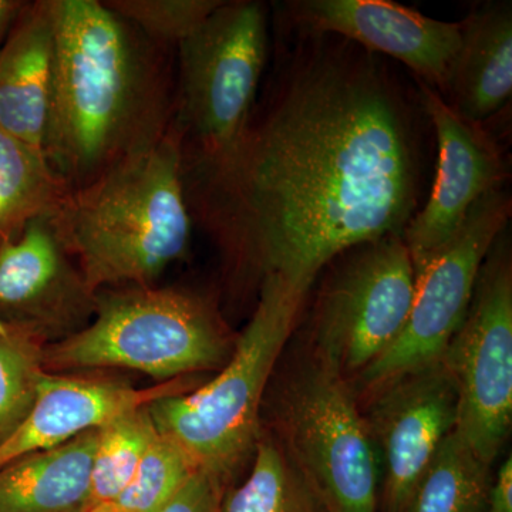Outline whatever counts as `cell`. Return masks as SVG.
Listing matches in <instances>:
<instances>
[{
  "label": "cell",
  "instance_id": "4316f807",
  "mask_svg": "<svg viewBox=\"0 0 512 512\" xmlns=\"http://www.w3.org/2000/svg\"><path fill=\"white\" fill-rule=\"evenodd\" d=\"M485 512H512V458H505L493 474Z\"/></svg>",
  "mask_w": 512,
  "mask_h": 512
},
{
  "label": "cell",
  "instance_id": "8fae6325",
  "mask_svg": "<svg viewBox=\"0 0 512 512\" xmlns=\"http://www.w3.org/2000/svg\"><path fill=\"white\" fill-rule=\"evenodd\" d=\"M363 416L379 457L380 512H404L443 441L456 429L458 392L443 360L366 393Z\"/></svg>",
  "mask_w": 512,
  "mask_h": 512
},
{
  "label": "cell",
  "instance_id": "ac0fdd59",
  "mask_svg": "<svg viewBox=\"0 0 512 512\" xmlns=\"http://www.w3.org/2000/svg\"><path fill=\"white\" fill-rule=\"evenodd\" d=\"M99 430L0 468V512H89Z\"/></svg>",
  "mask_w": 512,
  "mask_h": 512
},
{
  "label": "cell",
  "instance_id": "5bb4252c",
  "mask_svg": "<svg viewBox=\"0 0 512 512\" xmlns=\"http://www.w3.org/2000/svg\"><path fill=\"white\" fill-rule=\"evenodd\" d=\"M292 18L311 35L338 36L369 53L394 57L440 94L460 46V25L427 18L386 0H302Z\"/></svg>",
  "mask_w": 512,
  "mask_h": 512
},
{
  "label": "cell",
  "instance_id": "7a4b0ae2",
  "mask_svg": "<svg viewBox=\"0 0 512 512\" xmlns=\"http://www.w3.org/2000/svg\"><path fill=\"white\" fill-rule=\"evenodd\" d=\"M49 2L55 76L43 153L73 191L160 141L170 109L160 64L134 26L97 0Z\"/></svg>",
  "mask_w": 512,
  "mask_h": 512
},
{
  "label": "cell",
  "instance_id": "cb8c5ba5",
  "mask_svg": "<svg viewBox=\"0 0 512 512\" xmlns=\"http://www.w3.org/2000/svg\"><path fill=\"white\" fill-rule=\"evenodd\" d=\"M195 471L187 454L157 431L130 483L110 505L121 512H158Z\"/></svg>",
  "mask_w": 512,
  "mask_h": 512
},
{
  "label": "cell",
  "instance_id": "603a6c76",
  "mask_svg": "<svg viewBox=\"0 0 512 512\" xmlns=\"http://www.w3.org/2000/svg\"><path fill=\"white\" fill-rule=\"evenodd\" d=\"M45 345L0 320V444L12 436L35 403Z\"/></svg>",
  "mask_w": 512,
  "mask_h": 512
},
{
  "label": "cell",
  "instance_id": "83f0119b",
  "mask_svg": "<svg viewBox=\"0 0 512 512\" xmlns=\"http://www.w3.org/2000/svg\"><path fill=\"white\" fill-rule=\"evenodd\" d=\"M25 3L18 2V0H0V49L8 37L13 23L23 9Z\"/></svg>",
  "mask_w": 512,
  "mask_h": 512
},
{
  "label": "cell",
  "instance_id": "ffe728a7",
  "mask_svg": "<svg viewBox=\"0 0 512 512\" xmlns=\"http://www.w3.org/2000/svg\"><path fill=\"white\" fill-rule=\"evenodd\" d=\"M224 512H328L271 430L261 429L251 473L227 491Z\"/></svg>",
  "mask_w": 512,
  "mask_h": 512
},
{
  "label": "cell",
  "instance_id": "5b68a950",
  "mask_svg": "<svg viewBox=\"0 0 512 512\" xmlns=\"http://www.w3.org/2000/svg\"><path fill=\"white\" fill-rule=\"evenodd\" d=\"M235 340L210 301L178 289L97 293L94 320L43 349L46 372L130 369L157 380L221 369Z\"/></svg>",
  "mask_w": 512,
  "mask_h": 512
},
{
  "label": "cell",
  "instance_id": "7402d4cb",
  "mask_svg": "<svg viewBox=\"0 0 512 512\" xmlns=\"http://www.w3.org/2000/svg\"><path fill=\"white\" fill-rule=\"evenodd\" d=\"M92 468V504L110 505L136 473L157 429L148 406L120 414L99 427Z\"/></svg>",
  "mask_w": 512,
  "mask_h": 512
},
{
  "label": "cell",
  "instance_id": "8992f818",
  "mask_svg": "<svg viewBox=\"0 0 512 512\" xmlns=\"http://www.w3.org/2000/svg\"><path fill=\"white\" fill-rule=\"evenodd\" d=\"M275 434L328 512H380L379 457L352 384L315 349L275 396Z\"/></svg>",
  "mask_w": 512,
  "mask_h": 512
},
{
  "label": "cell",
  "instance_id": "30bf717a",
  "mask_svg": "<svg viewBox=\"0 0 512 512\" xmlns=\"http://www.w3.org/2000/svg\"><path fill=\"white\" fill-rule=\"evenodd\" d=\"M510 215L511 197L503 187L477 201L456 237L417 272L412 309L399 338L350 382L352 387L365 396L394 377L443 359L466 319L485 256Z\"/></svg>",
  "mask_w": 512,
  "mask_h": 512
},
{
  "label": "cell",
  "instance_id": "484cf974",
  "mask_svg": "<svg viewBox=\"0 0 512 512\" xmlns=\"http://www.w3.org/2000/svg\"><path fill=\"white\" fill-rule=\"evenodd\" d=\"M225 493L222 481L198 470L158 512H224Z\"/></svg>",
  "mask_w": 512,
  "mask_h": 512
},
{
  "label": "cell",
  "instance_id": "52a82bcc",
  "mask_svg": "<svg viewBox=\"0 0 512 512\" xmlns=\"http://www.w3.org/2000/svg\"><path fill=\"white\" fill-rule=\"evenodd\" d=\"M178 49L180 99L171 126L181 146L190 143L185 168L225 156L248 126L268 55L264 5L222 2Z\"/></svg>",
  "mask_w": 512,
  "mask_h": 512
},
{
  "label": "cell",
  "instance_id": "2e32d148",
  "mask_svg": "<svg viewBox=\"0 0 512 512\" xmlns=\"http://www.w3.org/2000/svg\"><path fill=\"white\" fill-rule=\"evenodd\" d=\"M55 76L49 0L23 6L0 49V128L43 151Z\"/></svg>",
  "mask_w": 512,
  "mask_h": 512
},
{
  "label": "cell",
  "instance_id": "277c9868",
  "mask_svg": "<svg viewBox=\"0 0 512 512\" xmlns=\"http://www.w3.org/2000/svg\"><path fill=\"white\" fill-rule=\"evenodd\" d=\"M303 305L282 286L259 285L255 311L220 373L195 392L148 404L158 433L225 485L254 456L266 390Z\"/></svg>",
  "mask_w": 512,
  "mask_h": 512
},
{
  "label": "cell",
  "instance_id": "9a60e30c",
  "mask_svg": "<svg viewBox=\"0 0 512 512\" xmlns=\"http://www.w3.org/2000/svg\"><path fill=\"white\" fill-rule=\"evenodd\" d=\"M184 390L178 379L136 389L114 380L46 372L28 416L0 444V468L28 454L62 446L86 431L99 429L120 414Z\"/></svg>",
  "mask_w": 512,
  "mask_h": 512
},
{
  "label": "cell",
  "instance_id": "d6986e66",
  "mask_svg": "<svg viewBox=\"0 0 512 512\" xmlns=\"http://www.w3.org/2000/svg\"><path fill=\"white\" fill-rule=\"evenodd\" d=\"M69 191L42 150L0 128V244L52 217Z\"/></svg>",
  "mask_w": 512,
  "mask_h": 512
},
{
  "label": "cell",
  "instance_id": "e0dca14e",
  "mask_svg": "<svg viewBox=\"0 0 512 512\" xmlns=\"http://www.w3.org/2000/svg\"><path fill=\"white\" fill-rule=\"evenodd\" d=\"M458 25L460 46L441 97L461 117L481 124L511 99V2L483 3Z\"/></svg>",
  "mask_w": 512,
  "mask_h": 512
},
{
  "label": "cell",
  "instance_id": "ba28073f",
  "mask_svg": "<svg viewBox=\"0 0 512 512\" xmlns=\"http://www.w3.org/2000/svg\"><path fill=\"white\" fill-rule=\"evenodd\" d=\"M340 256L316 301L313 349L353 382L402 333L416 271L403 235L367 242Z\"/></svg>",
  "mask_w": 512,
  "mask_h": 512
},
{
  "label": "cell",
  "instance_id": "d4e9b609",
  "mask_svg": "<svg viewBox=\"0 0 512 512\" xmlns=\"http://www.w3.org/2000/svg\"><path fill=\"white\" fill-rule=\"evenodd\" d=\"M221 3V0H107L104 5L150 39L180 45Z\"/></svg>",
  "mask_w": 512,
  "mask_h": 512
},
{
  "label": "cell",
  "instance_id": "9c48e42d",
  "mask_svg": "<svg viewBox=\"0 0 512 512\" xmlns=\"http://www.w3.org/2000/svg\"><path fill=\"white\" fill-rule=\"evenodd\" d=\"M458 392L456 433L494 467L512 424V262L507 228L478 274L466 319L443 356Z\"/></svg>",
  "mask_w": 512,
  "mask_h": 512
},
{
  "label": "cell",
  "instance_id": "7c38bea8",
  "mask_svg": "<svg viewBox=\"0 0 512 512\" xmlns=\"http://www.w3.org/2000/svg\"><path fill=\"white\" fill-rule=\"evenodd\" d=\"M69 256L49 218L30 221L0 244V320L45 346L86 328L97 293Z\"/></svg>",
  "mask_w": 512,
  "mask_h": 512
},
{
  "label": "cell",
  "instance_id": "4fadbf2b",
  "mask_svg": "<svg viewBox=\"0 0 512 512\" xmlns=\"http://www.w3.org/2000/svg\"><path fill=\"white\" fill-rule=\"evenodd\" d=\"M417 82L421 104L436 130L439 163L429 200L404 229L416 274L456 237L471 208L500 188L504 177L498 148L481 124L464 119L439 92Z\"/></svg>",
  "mask_w": 512,
  "mask_h": 512
},
{
  "label": "cell",
  "instance_id": "3957f363",
  "mask_svg": "<svg viewBox=\"0 0 512 512\" xmlns=\"http://www.w3.org/2000/svg\"><path fill=\"white\" fill-rule=\"evenodd\" d=\"M49 222L93 292L110 285H150L190 245L177 130L170 126L153 146L69 191Z\"/></svg>",
  "mask_w": 512,
  "mask_h": 512
},
{
  "label": "cell",
  "instance_id": "6da1fadb",
  "mask_svg": "<svg viewBox=\"0 0 512 512\" xmlns=\"http://www.w3.org/2000/svg\"><path fill=\"white\" fill-rule=\"evenodd\" d=\"M188 173L202 220L239 268L305 302L340 255L404 234L417 200L416 134L372 53L319 42L292 60L235 147Z\"/></svg>",
  "mask_w": 512,
  "mask_h": 512
},
{
  "label": "cell",
  "instance_id": "f1b7e54d",
  "mask_svg": "<svg viewBox=\"0 0 512 512\" xmlns=\"http://www.w3.org/2000/svg\"><path fill=\"white\" fill-rule=\"evenodd\" d=\"M89 512H121L117 508L111 507V505H97L93 507Z\"/></svg>",
  "mask_w": 512,
  "mask_h": 512
},
{
  "label": "cell",
  "instance_id": "44dd1931",
  "mask_svg": "<svg viewBox=\"0 0 512 512\" xmlns=\"http://www.w3.org/2000/svg\"><path fill=\"white\" fill-rule=\"evenodd\" d=\"M493 467L448 434L414 488L404 512H485Z\"/></svg>",
  "mask_w": 512,
  "mask_h": 512
}]
</instances>
